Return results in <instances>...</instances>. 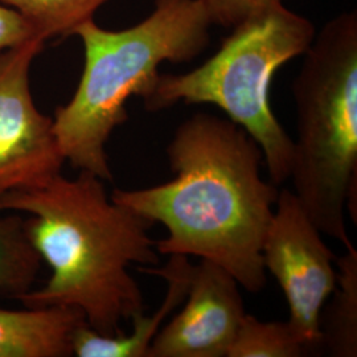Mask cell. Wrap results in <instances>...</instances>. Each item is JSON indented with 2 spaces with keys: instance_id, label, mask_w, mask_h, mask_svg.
Masks as SVG:
<instances>
[{
  "instance_id": "obj_1",
  "label": "cell",
  "mask_w": 357,
  "mask_h": 357,
  "mask_svg": "<svg viewBox=\"0 0 357 357\" xmlns=\"http://www.w3.org/2000/svg\"><path fill=\"white\" fill-rule=\"evenodd\" d=\"M175 178L143 190L110 195L167 237L155 241L162 255L200 257L225 268L249 293L266 284L262 245L278 197L262 178L264 153L241 126L209 113L178 125L167 146Z\"/></svg>"
},
{
  "instance_id": "obj_7",
  "label": "cell",
  "mask_w": 357,
  "mask_h": 357,
  "mask_svg": "<svg viewBox=\"0 0 357 357\" xmlns=\"http://www.w3.org/2000/svg\"><path fill=\"white\" fill-rule=\"evenodd\" d=\"M45 40L33 38L0 52V200L47 184L65 163L53 118L35 105L29 70Z\"/></svg>"
},
{
  "instance_id": "obj_6",
  "label": "cell",
  "mask_w": 357,
  "mask_h": 357,
  "mask_svg": "<svg viewBox=\"0 0 357 357\" xmlns=\"http://www.w3.org/2000/svg\"><path fill=\"white\" fill-rule=\"evenodd\" d=\"M293 191L278 192L262 245L264 268L286 296L289 323L310 355L321 352L320 315L336 287V255Z\"/></svg>"
},
{
  "instance_id": "obj_11",
  "label": "cell",
  "mask_w": 357,
  "mask_h": 357,
  "mask_svg": "<svg viewBox=\"0 0 357 357\" xmlns=\"http://www.w3.org/2000/svg\"><path fill=\"white\" fill-rule=\"evenodd\" d=\"M339 273L331 303L320 315L321 351L333 357L357 356V249L345 246L336 257Z\"/></svg>"
},
{
  "instance_id": "obj_3",
  "label": "cell",
  "mask_w": 357,
  "mask_h": 357,
  "mask_svg": "<svg viewBox=\"0 0 357 357\" xmlns=\"http://www.w3.org/2000/svg\"><path fill=\"white\" fill-rule=\"evenodd\" d=\"M212 23L199 0H155L153 13L121 31L94 19L77 28L84 70L70 101L57 107L53 130L65 162L113 180L106 144L128 121L130 97H143L163 63H188L206 50Z\"/></svg>"
},
{
  "instance_id": "obj_14",
  "label": "cell",
  "mask_w": 357,
  "mask_h": 357,
  "mask_svg": "<svg viewBox=\"0 0 357 357\" xmlns=\"http://www.w3.org/2000/svg\"><path fill=\"white\" fill-rule=\"evenodd\" d=\"M310 355L289 321H261L245 314L227 357H302Z\"/></svg>"
},
{
  "instance_id": "obj_4",
  "label": "cell",
  "mask_w": 357,
  "mask_h": 357,
  "mask_svg": "<svg viewBox=\"0 0 357 357\" xmlns=\"http://www.w3.org/2000/svg\"><path fill=\"white\" fill-rule=\"evenodd\" d=\"M293 82L296 138L294 193L318 229L352 241L345 212L357 222V13L328 20Z\"/></svg>"
},
{
  "instance_id": "obj_2",
  "label": "cell",
  "mask_w": 357,
  "mask_h": 357,
  "mask_svg": "<svg viewBox=\"0 0 357 357\" xmlns=\"http://www.w3.org/2000/svg\"><path fill=\"white\" fill-rule=\"evenodd\" d=\"M105 180L88 171L61 174L47 184L6 195L0 212L28 215L26 233L51 277L19 298L24 307H70L105 336L123 333L122 323L144 312L132 264L156 266L159 253L149 237L153 225L107 195Z\"/></svg>"
},
{
  "instance_id": "obj_13",
  "label": "cell",
  "mask_w": 357,
  "mask_h": 357,
  "mask_svg": "<svg viewBox=\"0 0 357 357\" xmlns=\"http://www.w3.org/2000/svg\"><path fill=\"white\" fill-rule=\"evenodd\" d=\"M20 13L45 41L66 38L78 26L94 19L103 4L110 0H3Z\"/></svg>"
},
{
  "instance_id": "obj_5",
  "label": "cell",
  "mask_w": 357,
  "mask_h": 357,
  "mask_svg": "<svg viewBox=\"0 0 357 357\" xmlns=\"http://www.w3.org/2000/svg\"><path fill=\"white\" fill-rule=\"evenodd\" d=\"M315 33L306 16L283 0L270 1L233 26L204 64L180 75L159 73L142 97L144 107L215 105L259 144L270 181L278 187L291 176L294 143L273 113L271 81L283 65L303 56Z\"/></svg>"
},
{
  "instance_id": "obj_10",
  "label": "cell",
  "mask_w": 357,
  "mask_h": 357,
  "mask_svg": "<svg viewBox=\"0 0 357 357\" xmlns=\"http://www.w3.org/2000/svg\"><path fill=\"white\" fill-rule=\"evenodd\" d=\"M84 323V314L70 307H0V357L72 356L73 335Z\"/></svg>"
},
{
  "instance_id": "obj_8",
  "label": "cell",
  "mask_w": 357,
  "mask_h": 357,
  "mask_svg": "<svg viewBox=\"0 0 357 357\" xmlns=\"http://www.w3.org/2000/svg\"><path fill=\"white\" fill-rule=\"evenodd\" d=\"M183 310L162 327L147 357H227L245 317L240 283L215 262L193 266Z\"/></svg>"
},
{
  "instance_id": "obj_9",
  "label": "cell",
  "mask_w": 357,
  "mask_h": 357,
  "mask_svg": "<svg viewBox=\"0 0 357 357\" xmlns=\"http://www.w3.org/2000/svg\"><path fill=\"white\" fill-rule=\"evenodd\" d=\"M163 268H141L142 271L160 277L167 282V293L163 303L151 317L144 312L137 315L132 321V331L115 336H105L81 324L73 335L72 351L78 357H147L153 337L162 328L167 318L185 299L193 265L187 255H168Z\"/></svg>"
},
{
  "instance_id": "obj_15",
  "label": "cell",
  "mask_w": 357,
  "mask_h": 357,
  "mask_svg": "<svg viewBox=\"0 0 357 357\" xmlns=\"http://www.w3.org/2000/svg\"><path fill=\"white\" fill-rule=\"evenodd\" d=\"M212 26L233 28L274 0H199Z\"/></svg>"
},
{
  "instance_id": "obj_16",
  "label": "cell",
  "mask_w": 357,
  "mask_h": 357,
  "mask_svg": "<svg viewBox=\"0 0 357 357\" xmlns=\"http://www.w3.org/2000/svg\"><path fill=\"white\" fill-rule=\"evenodd\" d=\"M33 38L40 36L20 13L0 6V52L15 48Z\"/></svg>"
},
{
  "instance_id": "obj_12",
  "label": "cell",
  "mask_w": 357,
  "mask_h": 357,
  "mask_svg": "<svg viewBox=\"0 0 357 357\" xmlns=\"http://www.w3.org/2000/svg\"><path fill=\"white\" fill-rule=\"evenodd\" d=\"M0 215V303L33 289L41 257L26 233V218L13 212Z\"/></svg>"
}]
</instances>
